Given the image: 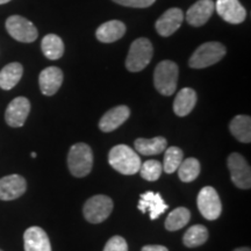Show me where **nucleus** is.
Returning a JSON list of instances; mask_svg holds the SVG:
<instances>
[{
	"label": "nucleus",
	"instance_id": "obj_17",
	"mask_svg": "<svg viewBox=\"0 0 251 251\" xmlns=\"http://www.w3.org/2000/svg\"><path fill=\"white\" fill-rule=\"evenodd\" d=\"M168 205L164 202L161 193H153V192H146L141 194L139 205L137 208L141 212L150 213V219L156 220L168 209Z\"/></svg>",
	"mask_w": 251,
	"mask_h": 251
},
{
	"label": "nucleus",
	"instance_id": "obj_2",
	"mask_svg": "<svg viewBox=\"0 0 251 251\" xmlns=\"http://www.w3.org/2000/svg\"><path fill=\"white\" fill-rule=\"evenodd\" d=\"M179 69L175 62L165 61L159 62L153 72V85L156 90L163 96H172L177 89Z\"/></svg>",
	"mask_w": 251,
	"mask_h": 251
},
{
	"label": "nucleus",
	"instance_id": "obj_4",
	"mask_svg": "<svg viewBox=\"0 0 251 251\" xmlns=\"http://www.w3.org/2000/svg\"><path fill=\"white\" fill-rule=\"evenodd\" d=\"M227 49L220 42H206L198 47L188 61L192 69H205L214 65L226 56Z\"/></svg>",
	"mask_w": 251,
	"mask_h": 251
},
{
	"label": "nucleus",
	"instance_id": "obj_23",
	"mask_svg": "<svg viewBox=\"0 0 251 251\" xmlns=\"http://www.w3.org/2000/svg\"><path fill=\"white\" fill-rule=\"evenodd\" d=\"M229 129L233 136L242 143H250L251 141V118L248 115H236L230 125Z\"/></svg>",
	"mask_w": 251,
	"mask_h": 251
},
{
	"label": "nucleus",
	"instance_id": "obj_7",
	"mask_svg": "<svg viewBox=\"0 0 251 251\" xmlns=\"http://www.w3.org/2000/svg\"><path fill=\"white\" fill-rule=\"evenodd\" d=\"M113 201L107 196H94L85 202L83 208L84 216L90 224H101L111 215Z\"/></svg>",
	"mask_w": 251,
	"mask_h": 251
},
{
	"label": "nucleus",
	"instance_id": "obj_10",
	"mask_svg": "<svg viewBox=\"0 0 251 251\" xmlns=\"http://www.w3.org/2000/svg\"><path fill=\"white\" fill-rule=\"evenodd\" d=\"M30 112V102L25 97H18L9 102L5 112V120L13 128L23 127Z\"/></svg>",
	"mask_w": 251,
	"mask_h": 251
},
{
	"label": "nucleus",
	"instance_id": "obj_33",
	"mask_svg": "<svg viewBox=\"0 0 251 251\" xmlns=\"http://www.w3.org/2000/svg\"><path fill=\"white\" fill-rule=\"evenodd\" d=\"M234 251H251V250H250V248L242 247V248H237V249H235Z\"/></svg>",
	"mask_w": 251,
	"mask_h": 251
},
{
	"label": "nucleus",
	"instance_id": "obj_30",
	"mask_svg": "<svg viewBox=\"0 0 251 251\" xmlns=\"http://www.w3.org/2000/svg\"><path fill=\"white\" fill-rule=\"evenodd\" d=\"M103 251H128V244L124 237L117 235L106 243Z\"/></svg>",
	"mask_w": 251,
	"mask_h": 251
},
{
	"label": "nucleus",
	"instance_id": "obj_1",
	"mask_svg": "<svg viewBox=\"0 0 251 251\" xmlns=\"http://www.w3.org/2000/svg\"><path fill=\"white\" fill-rule=\"evenodd\" d=\"M108 162L114 170L126 176L139 172L142 164L137 152L126 144L113 147L108 153Z\"/></svg>",
	"mask_w": 251,
	"mask_h": 251
},
{
	"label": "nucleus",
	"instance_id": "obj_35",
	"mask_svg": "<svg viewBox=\"0 0 251 251\" xmlns=\"http://www.w3.org/2000/svg\"><path fill=\"white\" fill-rule=\"evenodd\" d=\"M30 156L33 157V158H35V157H36V152H31V153H30Z\"/></svg>",
	"mask_w": 251,
	"mask_h": 251
},
{
	"label": "nucleus",
	"instance_id": "obj_24",
	"mask_svg": "<svg viewBox=\"0 0 251 251\" xmlns=\"http://www.w3.org/2000/svg\"><path fill=\"white\" fill-rule=\"evenodd\" d=\"M41 49L47 58L56 61L64 54V43L61 37L56 34H48L42 39Z\"/></svg>",
	"mask_w": 251,
	"mask_h": 251
},
{
	"label": "nucleus",
	"instance_id": "obj_32",
	"mask_svg": "<svg viewBox=\"0 0 251 251\" xmlns=\"http://www.w3.org/2000/svg\"><path fill=\"white\" fill-rule=\"evenodd\" d=\"M141 251H169V249L163 246H146Z\"/></svg>",
	"mask_w": 251,
	"mask_h": 251
},
{
	"label": "nucleus",
	"instance_id": "obj_27",
	"mask_svg": "<svg viewBox=\"0 0 251 251\" xmlns=\"http://www.w3.org/2000/svg\"><path fill=\"white\" fill-rule=\"evenodd\" d=\"M177 171L181 181L191 183V181L196 180L198 176L200 175V163L196 158L183 159Z\"/></svg>",
	"mask_w": 251,
	"mask_h": 251
},
{
	"label": "nucleus",
	"instance_id": "obj_25",
	"mask_svg": "<svg viewBox=\"0 0 251 251\" xmlns=\"http://www.w3.org/2000/svg\"><path fill=\"white\" fill-rule=\"evenodd\" d=\"M208 240V230L205 226L194 225L184 234L183 243L187 248H197L205 244Z\"/></svg>",
	"mask_w": 251,
	"mask_h": 251
},
{
	"label": "nucleus",
	"instance_id": "obj_26",
	"mask_svg": "<svg viewBox=\"0 0 251 251\" xmlns=\"http://www.w3.org/2000/svg\"><path fill=\"white\" fill-rule=\"evenodd\" d=\"M191 219V212L185 207H178L169 214L165 220V228L169 231H176L184 228Z\"/></svg>",
	"mask_w": 251,
	"mask_h": 251
},
{
	"label": "nucleus",
	"instance_id": "obj_28",
	"mask_svg": "<svg viewBox=\"0 0 251 251\" xmlns=\"http://www.w3.org/2000/svg\"><path fill=\"white\" fill-rule=\"evenodd\" d=\"M164 153V162H163V170L166 174H174L179 168L180 163L184 159V153L178 147H170L166 148Z\"/></svg>",
	"mask_w": 251,
	"mask_h": 251
},
{
	"label": "nucleus",
	"instance_id": "obj_36",
	"mask_svg": "<svg viewBox=\"0 0 251 251\" xmlns=\"http://www.w3.org/2000/svg\"><path fill=\"white\" fill-rule=\"evenodd\" d=\"M0 251H2V250H1V249H0Z\"/></svg>",
	"mask_w": 251,
	"mask_h": 251
},
{
	"label": "nucleus",
	"instance_id": "obj_29",
	"mask_svg": "<svg viewBox=\"0 0 251 251\" xmlns=\"http://www.w3.org/2000/svg\"><path fill=\"white\" fill-rule=\"evenodd\" d=\"M162 171L163 166L161 164V162L155 161V159H149V161L142 163L139 170L141 177L148 181L158 180L162 175Z\"/></svg>",
	"mask_w": 251,
	"mask_h": 251
},
{
	"label": "nucleus",
	"instance_id": "obj_12",
	"mask_svg": "<svg viewBox=\"0 0 251 251\" xmlns=\"http://www.w3.org/2000/svg\"><path fill=\"white\" fill-rule=\"evenodd\" d=\"M218 14L229 24H242L247 18V11L238 0H216Z\"/></svg>",
	"mask_w": 251,
	"mask_h": 251
},
{
	"label": "nucleus",
	"instance_id": "obj_11",
	"mask_svg": "<svg viewBox=\"0 0 251 251\" xmlns=\"http://www.w3.org/2000/svg\"><path fill=\"white\" fill-rule=\"evenodd\" d=\"M183 20L184 14L180 8H169L156 21L155 28L159 35L163 37H169L179 29L181 24H183Z\"/></svg>",
	"mask_w": 251,
	"mask_h": 251
},
{
	"label": "nucleus",
	"instance_id": "obj_31",
	"mask_svg": "<svg viewBox=\"0 0 251 251\" xmlns=\"http://www.w3.org/2000/svg\"><path fill=\"white\" fill-rule=\"evenodd\" d=\"M117 4L126 7H133V8H146L151 6L156 0H113Z\"/></svg>",
	"mask_w": 251,
	"mask_h": 251
},
{
	"label": "nucleus",
	"instance_id": "obj_14",
	"mask_svg": "<svg viewBox=\"0 0 251 251\" xmlns=\"http://www.w3.org/2000/svg\"><path fill=\"white\" fill-rule=\"evenodd\" d=\"M215 9L213 0H199L187 9L186 21L193 27H201L211 19Z\"/></svg>",
	"mask_w": 251,
	"mask_h": 251
},
{
	"label": "nucleus",
	"instance_id": "obj_6",
	"mask_svg": "<svg viewBox=\"0 0 251 251\" xmlns=\"http://www.w3.org/2000/svg\"><path fill=\"white\" fill-rule=\"evenodd\" d=\"M6 30L14 40L23 43L34 42L39 36L37 28L33 23L21 15H12L6 20Z\"/></svg>",
	"mask_w": 251,
	"mask_h": 251
},
{
	"label": "nucleus",
	"instance_id": "obj_3",
	"mask_svg": "<svg viewBox=\"0 0 251 251\" xmlns=\"http://www.w3.org/2000/svg\"><path fill=\"white\" fill-rule=\"evenodd\" d=\"M69 170L75 177H85L92 170L93 152L87 144L76 143L68 153Z\"/></svg>",
	"mask_w": 251,
	"mask_h": 251
},
{
	"label": "nucleus",
	"instance_id": "obj_21",
	"mask_svg": "<svg viewBox=\"0 0 251 251\" xmlns=\"http://www.w3.org/2000/svg\"><path fill=\"white\" fill-rule=\"evenodd\" d=\"M24 74V68L20 63L14 62L5 65L0 71V89L12 90L20 81Z\"/></svg>",
	"mask_w": 251,
	"mask_h": 251
},
{
	"label": "nucleus",
	"instance_id": "obj_19",
	"mask_svg": "<svg viewBox=\"0 0 251 251\" xmlns=\"http://www.w3.org/2000/svg\"><path fill=\"white\" fill-rule=\"evenodd\" d=\"M126 33V25L120 20H111L102 24L96 31V36L100 42L112 43L120 40Z\"/></svg>",
	"mask_w": 251,
	"mask_h": 251
},
{
	"label": "nucleus",
	"instance_id": "obj_22",
	"mask_svg": "<svg viewBox=\"0 0 251 251\" xmlns=\"http://www.w3.org/2000/svg\"><path fill=\"white\" fill-rule=\"evenodd\" d=\"M135 150L141 155L153 156L162 153L168 147V141L164 137L157 136L153 139H137L134 142Z\"/></svg>",
	"mask_w": 251,
	"mask_h": 251
},
{
	"label": "nucleus",
	"instance_id": "obj_16",
	"mask_svg": "<svg viewBox=\"0 0 251 251\" xmlns=\"http://www.w3.org/2000/svg\"><path fill=\"white\" fill-rule=\"evenodd\" d=\"M63 83V72L57 67H48L39 76L40 90L45 96H54Z\"/></svg>",
	"mask_w": 251,
	"mask_h": 251
},
{
	"label": "nucleus",
	"instance_id": "obj_15",
	"mask_svg": "<svg viewBox=\"0 0 251 251\" xmlns=\"http://www.w3.org/2000/svg\"><path fill=\"white\" fill-rule=\"evenodd\" d=\"M130 115V109L127 106L121 105L117 107L109 109L102 115V118L99 121V128L103 133H111L117 128L124 125L128 120Z\"/></svg>",
	"mask_w": 251,
	"mask_h": 251
},
{
	"label": "nucleus",
	"instance_id": "obj_5",
	"mask_svg": "<svg viewBox=\"0 0 251 251\" xmlns=\"http://www.w3.org/2000/svg\"><path fill=\"white\" fill-rule=\"evenodd\" d=\"M153 55L151 42L146 37H140L131 43L126 58V68L130 72H140L148 67Z\"/></svg>",
	"mask_w": 251,
	"mask_h": 251
},
{
	"label": "nucleus",
	"instance_id": "obj_34",
	"mask_svg": "<svg viewBox=\"0 0 251 251\" xmlns=\"http://www.w3.org/2000/svg\"><path fill=\"white\" fill-rule=\"evenodd\" d=\"M11 1V0H0V5H4V4H7V2Z\"/></svg>",
	"mask_w": 251,
	"mask_h": 251
},
{
	"label": "nucleus",
	"instance_id": "obj_8",
	"mask_svg": "<svg viewBox=\"0 0 251 251\" xmlns=\"http://www.w3.org/2000/svg\"><path fill=\"white\" fill-rule=\"evenodd\" d=\"M227 164L235 186L241 190H249L251 186V170L247 159L241 153L233 152L229 155Z\"/></svg>",
	"mask_w": 251,
	"mask_h": 251
},
{
	"label": "nucleus",
	"instance_id": "obj_20",
	"mask_svg": "<svg viewBox=\"0 0 251 251\" xmlns=\"http://www.w3.org/2000/svg\"><path fill=\"white\" fill-rule=\"evenodd\" d=\"M197 103V93L191 87H184L176 96L174 111L178 117H186L193 111Z\"/></svg>",
	"mask_w": 251,
	"mask_h": 251
},
{
	"label": "nucleus",
	"instance_id": "obj_18",
	"mask_svg": "<svg viewBox=\"0 0 251 251\" xmlns=\"http://www.w3.org/2000/svg\"><path fill=\"white\" fill-rule=\"evenodd\" d=\"M25 251H51L48 235L42 228L34 227L28 228L24 234Z\"/></svg>",
	"mask_w": 251,
	"mask_h": 251
},
{
	"label": "nucleus",
	"instance_id": "obj_9",
	"mask_svg": "<svg viewBox=\"0 0 251 251\" xmlns=\"http://www.w3.org/2000/svg\"><path fill=\"white\" fill-rule=\"evenodd\" d=\"M198 208L206 220L213 221L221 215L222 205L214 187L205 186L198 194Z\"/></svg>",
	"mask_w": 251,
	"mask_h": 251
},
{
	"label": "nucleus",
	"instance_id": "obj_13",
	"mask_svg": "<svg viewBox=\"0 0 251 251\" xmlns=\"http://www.w3.org/2000/svg\"><path fill=\"white\" fill-rule=\"evenodd\" d=\"M26 190V179L21 176L11 175L0 178V200H15L23 196Z\"/></svg>",
	"mask_w": 251,
	"mask_h": 251
}]
</instances>
